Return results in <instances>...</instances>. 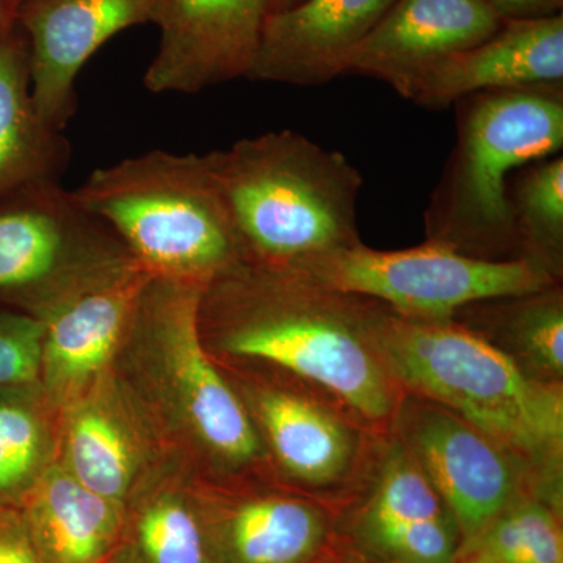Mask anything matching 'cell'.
Masks as SVG:
<instances>
[{"instance_id":"5","label":"cell","mask_w":563,"mask_h":563,"mask_svg":"<svg viewBox=\"0 0 563 563\" xmlns=\"http://www.w3.org/2000/svg\"><path fill=\"white\" fill-rule=\"evenodd\" d=\"M73 196L157 279L206 287L246 263L206 154L124 158L95 169Z\"/></svg>"},{"instance_id":"21","label":"cell","mask_w":563,"mask_h":563,"mask_svg":"<svg viewBox=\"0 0 563 563\" xmlns=\"http://www.w3.org/2000/svg\"><path fill=\"white\" fill-rule=\"evenodd\" d=\"M501 329L532 376L555 384L563 373V299L558 285L523 296L477 302Z\"/></svg>"},{"instance_id":"3","label":"cell","mask_w":563,"mask_h":563,"mask_svg":"<svg viewBox=\"0 0 563 563\" xmlns=\"http://www.w3.org/2000/svg\"><path fill=\"white\" fill-rule=\"evenodd\" d=\"M377 351L393 379L457 415L526 461L561 454L562 391L537 379L512 355L451 320L404 318L380 306Z\"/></svg>"},{"instance_id":"22","label":"cell","mask_w":563,"mask_h":563,"mask_svg":"<svg viewBox=\"0 0 563 563\" xmlns=\"http://www.w3.org/2000/svg\"><path fill=\"white\" fill-rule=\"evenodd\" d=\"M68 450L74 479L120 503L132 477V454L121 429L107 415L87 410L70 422Z\"/></svg>"},{"instance_id":"24","label":"cell","mask_w":563,"mask_h":563,"mask_svg":"<svg viewBox=\"0 0 563 563\" xmlns=\"http://www.w3.org/2000/svg\"><path fill=\"white\" fill-rule=\"evenodd\" d=\"M483 550L501 563H562L561 528L542 504H520L485 529Z\"/></svg>"},{"instance_id":"15","label":"cell","mask_w":563,"mask_h":563,"mask_svg":"<svg viewBox=\"0 0 563 563\" xmlns=\"http://www.w3.org/2000/svg\"><path fill=\"white\" fill-rule=\"evenodd\" d=\"M136 266L124 276L84 292L44 320L43 363L47 380L76 387L109 361L152 279Z\"/></svg>"},{"instance_id":"2","label":"cell","mask_w":563,"mask_h":563,"mask_svg":"<svg viewBox=\"0 0 563 563\" xmlns=\"http://www.w3.org/2000/svg\"><path fill=\"white\" fill-rule=\"evenodd\" d=\"M206 155L250 265L292 272L361 243L362 174L342 152L279 131Z\"/></svg>"},{"instance_id":"26","label":"cell","mask_w":563,"mask_h":563,"mask_svg":"<svg viewBox=\"0 0 563 563\" xmlns=\"http://www.w3.org/2000/svg\"><path fill=\"white\" fill-rule=\"evenodd\" d=\"M40 454L35 413L16 399L0 396V499L13 498L27 487Z\"/></svg>"},{"instance_id":"12","label":"cell","mask_w":563,"mask_h":563,"mask_svg":"<svg viewBox=\"0 0 563 563\" xmlns=\"http://www.w3.org/2000/svg\"><path fill=\"white\" fill-rule=\"evenodd\" d=\"M563 84V13L506 20L483 43L433 63L402 98L431 110L474 92Z\"/></svg>"},{"instance_id":"4","label":"cell","mask_w":563,"mask_h":563,"mask_svg":"<svg viewBox=\"0 0 563 563\" xmlns=\"http://www.w3.org/2000/svg\"><path fill=\"white\" fill-rule=\"evenodd\" d=\"M453 106L457 139L426 209L428 242L510 261V177L562 151L563 84L474 92Z\"/></svg>"},{"instance_id":"19","label":"cell","mask_w":563,"mask_h":563,"mask_svg":"<svg viewBox=\"0 0 563 563\" xmlns=\"http://www.w3.org/2000/svg\"><path fill=\"white\" fill-rule=\"evenodd\" d=\"M317 512L288 498L243 504L228 525V543L235 563H301L321 539Z\"/></svg>"},{"instance_id":"16","label":"cell","mask_w":563,"mask_h":563,"mask_svg":"<svg viewBox=\"0 0 563 563\" xmlns=\"http://www.w3.org/2000/svg\"><path fill=\"white\" fill-rule=\"evenodd\" d=\"M69 161L68 139L33 102L27 38L16 24L0 43V198L62 184Z\"/></svg>"},{"instance_id":"30","label":"cell","mask_w":563,"mask_h":563,"mask_svg":"<svg viewBox=\"0 0 563 563\" xmlns=\"http://www.w3.org/2000/svg\"><path fill=\"white\" fill-rule=\"evenodd\" d=\"M504 20H529L562 13L563 0H487Z\"/></svg>"},{"instance_id":"8","label":"cell","mask_w":563,"mask_h":563,"mask_svg":"<svg viewBox=\"0 0 563 563\" xmlns=\"http://www.w3.org/2000/svg\"><path fill=\"white\" fill-rule=\"evenodd\" d=\"M274 0H157L161 44L143 84L155 95H196L250 76Z\"/></svg>"},{"instance_id":"27","label":"cell","mask_w":563,"mask_h":563,"mask_svg":"<svg viewBox=\"0 0 563 563\" xmlns=\"http://www.w3.org/2000/svg\"><path fill=\"white\" fill-rule=\"evenodd\" d=\"M46 325L31 314L0 312V391L32 384L43 365Z\"/></svg>"},{"instance_id":"17","label":"cell","mask_w":563,"mask_h":563,"mask_svg":"<svg viewBox=\"0 0 563 563\" xmlns=\"http://www.w3.org/2000/svg\"><path fill=\"white\" fill-rule=\"evenodd\" d=\"M22 517L43 563H103L120 540L118 504L73 474H47Z\"/></svg>"},{"instance_id":"23","label":"cell","mask_w":563,"mask_h":563,"mask_svg":"<svg viewBox=\"0 0 563 563\" xmlns=\"http://www.w3.org/2000/svg\"><path fill=\"white\" fill-rule=\"evenodd\" d=\"M132 544L136 563H207L198 518L179 499L162 498L144 507Z\"/></svg>"},{"instance_id":"31","label":"cell","mask_w":563,"mask_h":563,"mask_svg":"<svg viewBox=\"0 0 563 563\" xmlns=\"http://www.w3.org/2000/svg\"><path fill=\"white\" fill-rule=\"evenodd\" d=\"M21 0H0V43L16 27Z\"/></svg>"},{"instance_id":"29","label":"cell","mask_w":563,"mask_h":563,"mask_svg":"<svg viewBox=\"0 0 563 563\" xmlns=\"http://www.w3.org/2000/svg\"><path fill=\"white\" fill-rule=\"evenodd\" d=\"M0 563H43L24 517L0 510Z\"/></svg>"},{"instance_id":"10","label":"cell","mask_w":563,"mask_h":563,"mask_svg":"<svg viewBox=\"0 0 563 563\" xmlns=\"http://www.w3.org/2000/svg\"><path fill=\"white\" fill-rule=\"evenodd\" d=\"M203 288L152 277L143 306L172 350L174 373L196 431L222 457L246 461L257 453V437L246 410L203 352L199 322Z\"/></svg>"},{"instance_id":"6","label":"cell","mask_w":563,"mask_h":563,"mask_svg":"<svg viewBox=\"0 0 563 563\" xmlns=\"http://www.w3.org/2000/svg\"><path fill=\"white\" fill-rule=\"evenodd\" d=\"M136 266L62 184L0 198V299L27 303L38 320Z\"/></svg>"},{"instance_id":"1","label":"cell","mask_w":563,"mask_h":563,"mask_svg":"<svg viewBox=\"0 0 563 563\" xmlns=\"http://www.w3.org/2000/svg\"><path fill=\"white\" fill-rule=\"evenodd\" d=\"M380 306L243 263L206 285L199 314L221 322L232 354L288 369L380 421L395 409V379L373 336Z\"/></svg>"},{"instance_id":"14","label":"cell","mask_w":563,"mask_h":563,"mask_svg":"<svg viewBox=\"0 0 563 563\" xmlns=\"http://www.w3.org/2000/svg\"><path fill=\"white\" fill-rule=\"evenodd\" d=\"M396 0H302L266 20L247 79L317 87L343 76L355 47Z\"/></svg>"},{"instance_id":"7","label":"cell","mask_w":563,"mask_h":563,"mask_svg":"<svg viewBox=\"0 0 563 563\" xmlns=\"http://www.w3.org/2000/svg\"><path fill=\"white\" fill-rule=\"evenodd\" d=\"M288 273L426 321L451 320L472 303L558 285L526 258L485 261L432 242L402 251H376L361 242L318 255Z\"/></svg>"},{"instance_id":"20","label":"cell","mask_w":563,"mask_h":563,"mask_svg":"<svg viewBox=\"0 0 563 563\" xmlns=\"http://www.w3.org/2000/svg\"><path fill=\"white\" fill-rule=\"evenodd\" d=\"M509 185V203L520 258L536 263L555 282L563 254V157L525 166Z\"/></svg>"},{"instance_id":"33","label":"cell","mask_w":563,"mask_h":563,"mask_svg":"<svg viewBox=\"0 0 563 563\" xmlns=\"http://www.w3.org/2000/svg\"><path fill=\"white\" fill-rule=\"evenodd\" d=\"M302 0H274L273 13L276 11L291 9V7L298 5Z\"/></svg>"},{"instance_id":"9","label":"cell","mask_w":563,"mask_h":563,"mask_svg":"<svg viewBox=\"0 0 563 563\" xmlns=\"http://www.w3.org/2000/svg\"><path fill=\"white\" fill-rule=\"evenodd\" d=\"M157 0H21L32 98L40 117L65 132L77 111L76 80L107 41L152 24Z\"/></svg>"},{"instance_id":"18","label":"cell","mask_w":563,"mask_h":563,"mask_svg":"<svg viewBox=\"0 0 563 563\" xmlns=\"http://www.w3.org/2000/svg\"><path fill=\"white\" fill-rule=\"evenodd\" d=\"M258 410L277 457L295 476L324 484L346 468L350 435L342 422L318 404L273 391L262 396Z\"/></svg>"},{"instance_id":"13","label":"cell","mask_w":563,"mask_h":563,"mask_svg":"<svg viewBox=\"0 0 563 563\" xmlns=\"http://www.w3.org/2000/svg\"><path fill=\"white\" fill-rule=\"evenodd\" d=\"M407 437L410 455L463 532L479 536L507 509L515 473L498 443L440 406L413 415Z\"/></svg>"},{"instance_id":"11","label":"cell","mask_w":563,"mask_h":563,"mask_svg":"<svg viewBox=\"0 0 563 563\" xmlns=\"http://www.w3.org/2000/svg\"><path fill=\"white\" fill-rule=\"evenodd\" d=\"M504 21L487 0H396L352 52L343 76L373 77L404 96L422 70L483 43Z\"/></svg>"},{"instance_id":"25","label":"cell","mask_w":563,"mask_h":563,"mask_svg":"<svg viewBox=\"0 0 563 563\" xmlns=\"http://www.w3.org/2000/svg\"><path fill=\"white\" fill-rule=\"evenodd\" d=\"M444 518L442 498L412 455L393 454L366 514V528Z\"/></svg>"},{"instance_id":"28","label":"cell","mask_w":563,"mask_h":563,"mask_svg":"<svg viewBox=\"0 0 563 563\" xmlns=\"http://www.w3.org/2000/svg\"><path fill=\"white\" fill-rule=\"evenodd\" d=\"M374 542L402 563H451L454 537L444 518L373 529Z\"/></svg>"},{"instance_id":"32","label":"cell","mask_w":563,"mask_h":563,"mask_svg":"<svg viewBox=\"0 0 563 563\" xmlns=\"http://www.w3.org/2000/svg\"><path fill=\"white\" fill-rule=\"evenodd\" d=\"M463 563H501L498 561V559L493 558L492 554L485 553L484 550H481L479 553H476L473 555V558H470L468 561H465Z\"/></svg>"}]
</instances>
